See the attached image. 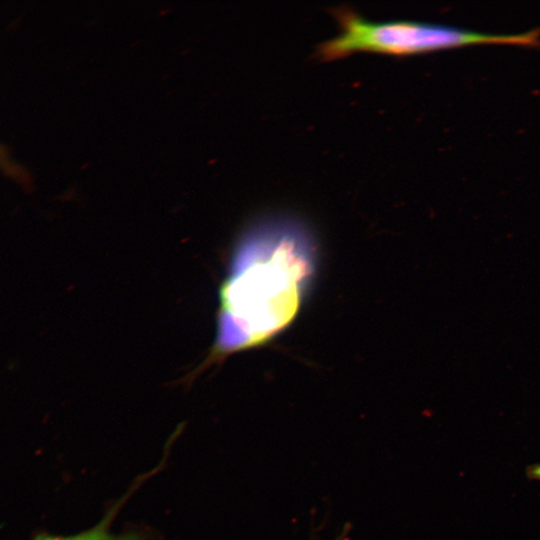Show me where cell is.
Instances as JSON below:
<instances>
[{"instance_id": "1", "label": "cell", "mask_w": 540, "mask_h": 540, "mask_svg": "<svg viewBox=\"0 0 540 540\" xmlns=\"http://www.w3.org/2000/svg\"><path fill=\"white\" fill-rule=\"evenodd\" d=\"M309 248L306 231L291 219L248 231L219 289L213 360L265 344L290 324L312 273Z\"/></svg>"}, {"instance_id": "2", "label": "cell", "mask_w": 540, "mask_h": 540, "mask_svg": "<svg viewBox=\"0 0 540 540\" xmlns=\"http://www.w3.org/2000/svg\"><path fill=\"white\" fill-rule=\"evenodd\" d=\"M332 13L342 32L318 45L317 54L325 60L359 50L409 55L477 43L540 46V28L497 35L414 21L372 22L349 7H338Z\"/></svg>"}, {"instance_id": "3", "label": "cell", "mask_w": 540, "mask_h": 540, "mask_svg": "<svg viewBox=\"0 0 540 540\" xmlns=\"http://www.w3.org/2000/svg\"><path fill=\"white\" fill-rule=\"evenodd\" d=\"M122 505L123 500L113 505L98 524L83 532L68 536L42 532L36 534L32 540H144L139 532L128 531L116 534L111 531L112 520Z\"/></svg>"}, {"instance_id": "4", "label": "cell", "mask_w": 540, "mask_h": 540, "mask_svg": "<svg viewBox=\"0 0 540 540\" xmlns=\"http://www.w3.org/2000/svg\"><path fill=\"white\" fill-rule=\"evenodd\" d=\"M527 475L531 480L540 482V463L531 465L527 470Z\"/></svg>"}, {"instance_id": "5", "label": "cell", "mask_w": 540, "mask_h": 540, "mask_svg": "<svg viewBox=\"0 0 540 540\" xmlns=\"http://www.w3.org/2000/svg\"><path fill=\"white\" fill-rule=\"evenodd\" d=\"M4 160H5V159H4V156H3L2 152L0 151V161L3 162V163H5Z\"/></svg>"}]
</instances>
